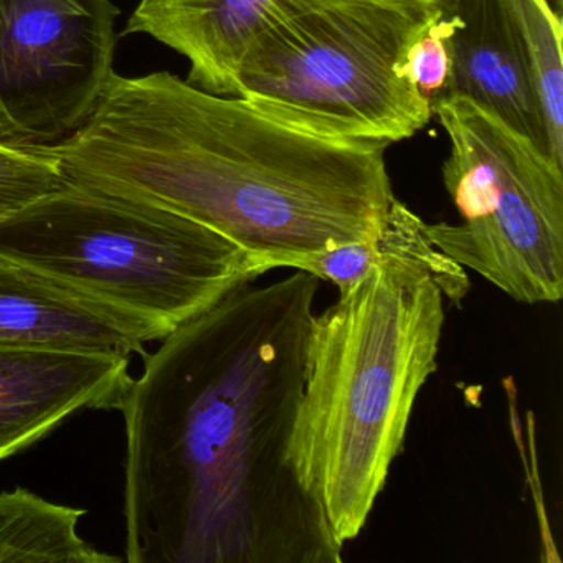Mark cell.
Returning <instances> with one entry per match:
<instances>
[{
	"mask_svg": "<svg viewBox=\"0 0 563 563\" xmlns=\"http://www.w3.org/2000/svg\"><path fill=\"white\" fill-rule=\"evenodd\" d=\"M296 272L233 289L131 378L118 405L128 562H342L289 456L321 282Z\"/></svg>",
	"mask_w": 563,
	"mask_h": 563,
	"instance_id": "1",
	"label": "cell"
},
{
	"mask_svg": "<svg viewBox=\"0 0 563 563\" xmlns=\"http://www.w3.org/2000/svg\"><path fill=\"white\" fill-rule=\"evenodd\" d=\"M27 146L71 183L216 230L263 273L372 242L395 199L387 143L306 133L169 71L111 75L77 131Z\"/></svg>",
	"mask_w": 563,
	"mask_h": 563,
	"instance_id": "2",
	"label": "cell"
},
{
	"mask_svg": "<svg viewBox=\"0 0 563 563\" xmlns=\"http://www.w3.org/2000/svg\"><path fill=\"white\" fill-rule=\"evenodd\" d=\"M443 325L437 273L388 255L314 316L289 456L342 545L364 529L404 448Z\"/></svg>",
	"mask_w": 563,
	"mask_h": 563,
	"instance_id": "3",
	"label": "cell"
},
{
	"mask_svg": "<svg viewBox=\"0 0 563 563\" xmlns=\"http://www.w3.org/2000/svg\"><path fill=\"white\" fill-rule=\"evenodd\" d=\"M440 14L423 0H272L243 52L235 97L306 133L398 143L433 103L405 74Z\"/></svg>",
	"mask_w": 563,
	"mask_h": 563,
	"instance_id": "4",
	"label": "cell"
},
{
	"mask_svg": "<svg viewBox=\"0 0 563 563\" xmlns=\"http://www.w3.org/2000/svg\"><path fill=\"white\" fill-rule=\"evenodd\" d=\"M0 256L169 331L263 275L196 220L67 179L0 219Z\"/></svg>",
	"mask_w": 563,
	"mask_h": 563,
	"instance_id": "5",
	"label": "cell"
},
{
	"mask_svg": "<svg viewBox=\"0 0 563 563\" xmlns=\"http://www.w3.org/2000/svg\"><path fill=\"white\" fill-rule=\"evenodd\" d=\"M450 140L443 183L461 223L427 235L461 268L526 305L563 296V166L464 97L433 100Z\"/></svg>",
	"mask_w": 563,
	"mask_h": 563,
	"instance_id": "6",
	"label": "cell"
},
{
	"mask_svg": "<svg viewBox=\"0 0 563 563\" xmlns=\"http://www.w3.org/2000/svg\"><path fill=\"white\" fill-rule=\"evenodd\" d=\"M120 14L111 0H0V141L54 144L87 121Z\"/></svg>",
	"mask_w": 563,
	"mask_h": 563,
	"instance_id": "7",
	"label": "cell"
},
{
	"mask_svg": "<svg viewBox=\"0 0 563 563\" xmlns=\"http://www.w3.org/2000/svg\"><path fill=\"white\" fill-rule=\"evenodd\" d=\"M437 25L450 55V77L441 97L470 98L550 156L539 95L510 0H441Z\"/></svg>",
	"mask_w": 563,
	"mask_h": 563,
	"instance_id": "8",
	"label": "cell"
},
{
	"mask_svg": "<svg viewBox=\"0 0 563 563\" xmlns=\"http://www.w3.org/2000/svg\"><path fill=\"white\" fill-rule=\"evenodd\" d=\"M131 378L124 355L0 347V461L78 411L118 408Z\"/></svg>",
	"mask_w": 563,
	"mask_h": 563,
	"instance_id": "9",
	"label": "cell"
},
{
	"mask_svg": "<svg viewBox=\"0 0 563 563\" xmlns=\"http://www.w3.org/2000/svg\"><path fill=\"white\" fill-rule=\"evenodd\" d=\"M153 319L84 295L31 266L0 256V347L144 354L169 334Z\"/></svg>",
	"mask_w": 563,
	"mask_h": 563,
	"instance_id": "10",
	"label": "cell"
},
{
	"mask_svg": "<svg viewBox=\"0 0 563 563\" xmlns=\"http://www.w3.org/2000/svg\"><path fill=\"white\" fill-rule=\"evenodd\" d=\"M272 0H140L123 35L146 34L190 64L200 90L235 97L243 52ZM438 4L441 0H423Z\"/></svg>",
	"mask_w": 563,
	"mask_h": 563,
	"instance_id": "11",
	"label": "cell"
},
{
	"mask_svg": "<svg viewBox=\"0 0 563 563\" xmlns=\"http://www.w3.org/2000/svg\"><path fill=\"white\" fill-rule=\"evenodd\" d=\"M87 510L51 503L24 487L0 493V563H113L78 532Z\"/></svg>",
	"mask_w": 563,
	"mask_h": 563,
	"instance_id": "12",
	"label": "cell"
},
{
	"mask_svg": "<svg viewBox=\"0 0 563 563\" xmlns=\"http://www.w3.org/2000/svg\"><path fill=\"white\" fill-rule=\"evenodd\" d=\"M542 108L550 156L563 166L562 15L549 0H510Z\"/></svg>",
	"mask_w": 563,
	"mask_h": 563,
	"instance_id": "13",
	"label": "cell"
},
{
	"mask_svg": "<svg viewBox=\"0 0 563 563\" xmlns=\"http://www.w3.org/2000/svg\"><path fill=\"white\" fill-rule=\"evenodd\" d=\"M64 183L57 161L27 144L0 141V219L31 206Z\"/></svg>",
	"mask_w": 563,
	"mask_h": 563,
	"instance_id": "14",
	"label": "cell"
},
{
	"mask_svg": "<svg viewBox=\"0 0 563 563\" xmlns=\"http://www.w3.org/2000/svg\"><path fill=\"white\" fill-rule=\"evenodd\" d=\"M405 74L413 87L431 100V103L446 90L450 55H448L443 34L437 25V19L408 51Z\"/></svg>",
	"mask_w": 563,
	"mask_h": 563,
	"instance_id": "15",
	"label": "cell"
},
{
	"mask_svg": "<svg viewBox=\"0 0 563 563\" xmlns=\"http://www.w3.org/2000/svg\"><path fill=\"white\" fill-rule=\"evenodd\" d=\"M550 5H552L553 11L559 15H563V0H549Z\"/></svg>",
	"mask_w": 563,
	"mask_h": 563,
	"instance_id": "16",
	"label": "cell"
}]
</instances>
